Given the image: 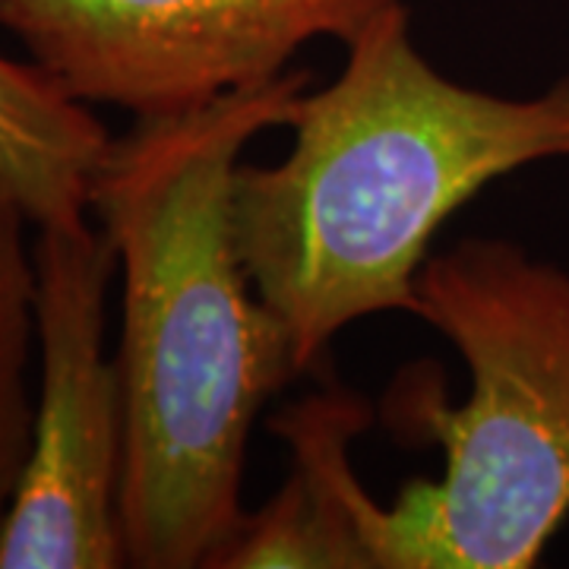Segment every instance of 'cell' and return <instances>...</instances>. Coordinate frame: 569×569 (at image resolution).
<instances>
[{
    "label": "cell",
    "mask_w": 569,
    "mask_h": 569,
    "mask_svg": "<svg viewBox=\"0 0 569 569\" xmlns=\"http://www.w3.org/2000/svg\"><path fill=\"white\" fill-rule=\"evenodd\" d=\"M26 224L32 222L17 200L0 190V529L20 488L36 421L29 392V365L39 355L36 260Z\"/></svg>",
    "instance_id": "ba28073f"
},
{
    "label": "cell",
    "mask_w": 569,
    "mask_h": 569,
    "mask_svg": "<svg viewBox=\"0 0 569 569\" xmlns=\"http://www.w3.org/2000/svg\"><path fill=\"white\" fill-rule=\"evenodd\" d=\"M282 162L234 174L231 216L250 282L284 326L298 370L348 326L415 310L437 231L485 187L569 159V77L509 99L427 61L392 0L310 89Z\"/></svg>",
    "instance_id": "7a4b0ae2"
},
{
    "label": "cell",
    "mask_w": 569,
    "mask_h": 569,
    "mask_svg": "<svg viewBox=\"0 0 569 569\" xmlns=\"http://www.w3.org/2000/svg\"><path fill=\"white\" fill-rule=\"evenodd\" d=\"M387 3L0 0V29L73 99L162 118L282 77L310 41L346 44Z\"/></svg>",
    "instance_id": "5b68a950"
},
{
    "label": "cell",
    "mask_w": 569,
    "mask_h": 569,
    "mask_svg": "<svg viewBox=\"0 0 569 569\" xmlns=\"http://www.w3.org/2000/svg\"><path fill=\"white\" fill-rule=\"evenodd\" d=\"M307 70L181 114L137 118L111 142L92 216L121 269L127 567L209 569L244 519V462L263 406L301 373L250 282L231 216L244 149L291 127Z\"/></svg>",
    "instance_id": "6da1fadb"
},
{
    "label": "cell",
    "mask_w": 569,
    "mask_h": 569,
    "mask_svg": "<svg viewBox=\"0 0 569 569\" xmlns=\"http://www.w3.org/2000/svg\"><path fill=\"white\" fill-rule=\"evenodd\" d=\"M114 137L39 63L0 58V190L36 228H77Z\"/></svg>",
    "instance_id": "52a82bcc"
},
{
    "label": "cell",
    "mask_w": 569,
    "mask_h": 569,
    "mask_svg": "<svg viewBox=\"0 0 569 569\" xmlns=\"http://www.w3.org/2000/svg\"><path fill=\"white\" fill-rule=\"evenodd\" d=\"M370 406L323 389L272 418L295 471L272 500L247 512L238 553L253 569H383L389 507L355 475L348 449L370 427Z\"/></svg>",
    "instance_id": "8992f818"
},
{
    "label": "cell",
    "mask_w": 569,
    "mask_h": 569,
    "mask_svg": "<svg viewBox=\"0 0 569 569\" xmlns=\"http://www.w3.org/2000/svg\"><path fill=\"white\" fill-rule=\"evenodd\" d=\"M32 447L0 529V569L127 567L121 531L123 387L104 355L118 253L102 228H39Z\"/></svg>",
    "instance_id": "277c9868"
},
{
    "label": "cell",
    "mask_w": 569,
    "mask_h": 569,
    "mask_svg": "<svg viewBox=\"0 0 569 569\" xmlns=\"http://www.w3.org/2000/svg\"><path fill=\"white\" fill-rule=\"evenodd\" d=\"M411 317L462 355L468 399H406L443 471L389 507L383 569H529L569 516V269L503 238L430 253Z\"/></svg>",
    "instance_id": "3957f363"
}]
</instances>
